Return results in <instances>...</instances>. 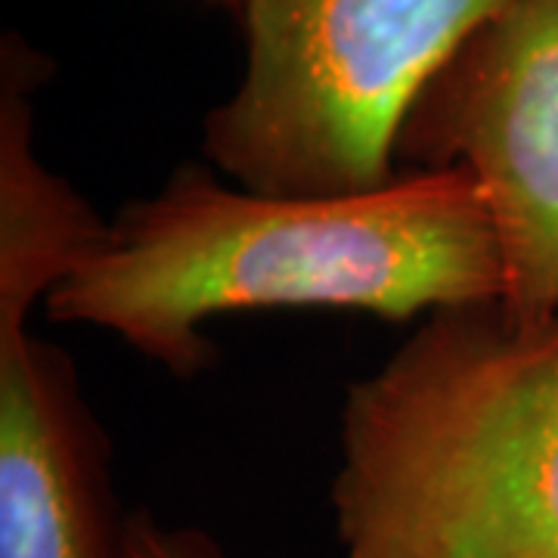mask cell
<instances>
[{
	"mask_svg": "<svg viewBox=\"0 0 558 558\" xmlns=\"http://www.w3.org/2000/svg\"><path fill=\"white\" fill-rule=\"evenodd\" d=\"M509 0H242L245 69L202 153L260 196H357L398 178L410 102Z\"/></svg>",
	"mask_w": 558,
	"mask_h": 558,
	"instance_id": "3957f363",
	"label": "cell"
},
{
	"mask_svg": "<svg viewBox=\"0 0 558 558\" xmlns=\"http://www.w3.org/2000/svg\"><path fill=\"white\" fill-rule=\"evenodd\" d=\"M102 233L60 174L22 165L0 178V558H131L112 444L65 348L28 332Z\"/></svg>",
	"mask_w": 558,
	"mask_h": 558,
	"instance_id": "277c9868",
	"label": "cell"
},
{
	"mask_svg": "<svg viewBox=\"0 0 558 558\" xmlns=\"http://www.w3.org/2000/svg\"><path fill=\"white\" fill-rule=\"evenodd\" d=\"M398 171L465 168L497 236L499 311L558 317V0H509L410 102Z\"/></svg>",
	"mask_w": 558,
	"mask_h": 558,
	"instance_id": "5b68a950",
	"label": "cell"
},
{
	"mask_svg": "<svg viewBox=\"0 0 558 558\" xmlns=\"http://www.w3.org/2000/svg\"><path fill=\"white\" fill-rule=\"evenodd\" d=\"M223 3H240V7H242V0H223Z\"/></svg>",
	"mask_w": 558,
	"mask_h": 558,
	"instance_id": "52a82bcc",
	"label": "cell"
},
{
	"mask_svg": "<svg viewBox=\"0 0 558 558\" xmlns=\"http://www.w3.org/2000/svg\"><path fill=\"white\" fill-rule=\"evenodd\" d=\"M341 558H558V317L422 319L341 407Z\"/></svg>",
	"mask_w": 558,
	"mask_h": 558,
	"instance_id": "7a4b0ae2",
	"label": "cell"
},
{
	"mask_svg": "<svg viewBox=\"0 0 558 558\" xmlns=\"http://www.w3.org/2000/svg\"><path fill=\"white\" fill-rule=\"evenodd\" d=\"M131 558H223V553L196 527H168L140 512L131 515Z\"/></svg>",
	"mask_w": 558,
	"mask_h": 558,
	"instance_id": "8992f818",
	"label": "cell"
},
{
	"mask_svg": "<svg viewBox=\"0 0 558 558\" xmlns=\"http://www.w3.org/2000/svg\"><path fill=\"white\" fill-rule=\"evenodd\" d=\"M502 267L478 180L400 171L357 196H260L186 165L124 205L50 289L53 323L116 332L180 379L211 363L208 317L329 307L391 323L499 301Z\"/></svg>",
	"mask_w": 558,
	"mask_h": 558,
	"instance_id": "6da1fadb",
	"label": "cell"
}]
</instances>
